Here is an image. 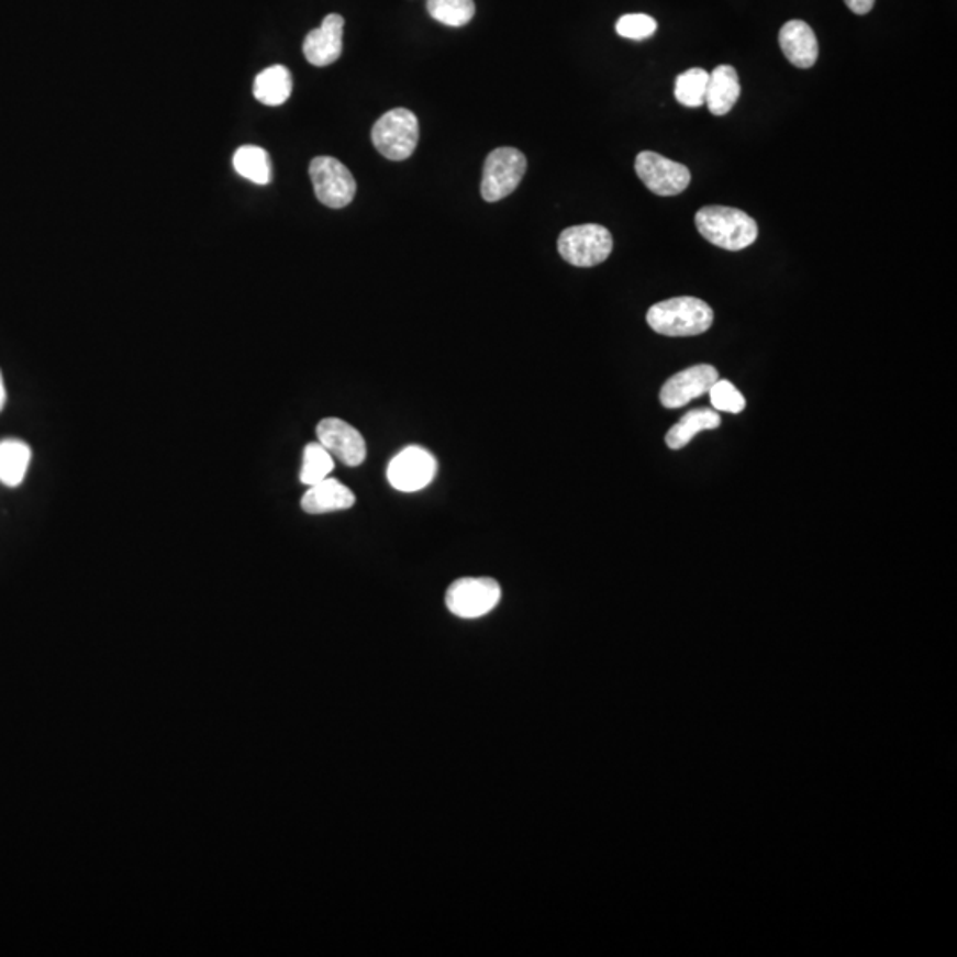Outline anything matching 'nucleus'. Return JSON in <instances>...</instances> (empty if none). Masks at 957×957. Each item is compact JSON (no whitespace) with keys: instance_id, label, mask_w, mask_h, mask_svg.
<instances>
[{"instance_id":"nucleus-1","label":"nucleus","mask_w":957,"mask_h":957,"mask_svg":"<svg viewBox=\"0 0 957 957\" xmlns=\"http://www.w3.org/2000/svg\"><path fill=\"white\" fill-rule=\"evenodd\" d=\"M713 309L696 297H678L655 303L647 311V325L667 337H693L710 331Z\"/></svg>"},{"instance_id":"nucleus-2","label":"nucleus","mask_w":957,"mask_h":957,"mask_svg":"<svg viewBox=\"0 0 957 957\" xmlns=\"http://www.w3.org/2000/svg\"><path fill=\"white\" fill-rule=\"evenodd\" d=\"M696 225L702 238L733 253L750 247L759 234L757 222L737 208H701L697 211Z\"/></svg>"},{"instance_id":"nucleus-3","label":"nucleus","mask_w":957,"mask_h":957,"mask_svg":"<svg viewBox=\"0 0 957 957\" xmlns=\"http://www.w3.org/2000/svg\"><path fill=\"white\" fill-rule=\"evenodd\" d=\"M372 146L387 160L403 162L419 144V120L408 109H394L376 121L371 132Z\"/></svg>"},{"instance_id":"nucleus-4","label":"nucleus","mask_w":957,"mask_h":957,"mask_svg":"<svg viewBox=\"0 0 957 957\" xmlns=\"http://www.w3.org/2000/svg\"><path fill=\"white\" fill-rule=\"evenodd\" d=\"M557 247L564 261L578 268H591L609 259L614 240L603 225H572L560 233Z\"/></svg>"},{"instance_id":"nucleus-5","label":"nucleus","mask_w":957,"mask_h":957,"mask_svg":"<svg viewBox=\"0 0 957 957\" xmlns=\"http://www.w3.org/2000/svg\"><path fill=\"white\" fill-rule=\"evenodd\" d=\"M527 158L516 147H497L488 155L482 169L481 196L497 202L508 198L522 183Z\"/></svg>"},{"instance_id":"nucleus-6","label":"nucleus","mask_w":957,"mask_h":957,"mask_svg":"<svg viewBox=\"0 0 957 957\" xmlns=\"http://www.w3.org/2000/svg\"><path fill=\"white\" fill-rule=\"evenodd\" d=\"M312 187L323 207H348L357 193V183L348 167L332 156H318L309 166Z\"/></svg>"},{"instance_id":"nucleus-7","label":"nucleus","mask_w":957,"mask_h":957,"mask_svg":"<svg viewBox=\"0 0 957 957\" xmlns=\"http://www.w3.org/2000/svg\"><path fill=\"white\" fill-rule=\"evenodd\" d=\"M500 586L493 578H459L447 589L445 603L454 615L477 619L499 605Z\"/></svg>"},{"instance_id":"nucleus-8","label":"nucleus","mask_w":957,"mask_h":957,"mask_svg":"<svg viewBox=\"0 0 957 957\" xmlns=\"http://www.w3.org/2000/svg\"><path fill=\"white\" fill-rule=\"evenodd\" d=\"M635 173L650 192L661 198L679 196L692 181V175L687 166L669 160L655 152L638 153Z\"/></svg>"},{"instance_id":"nucleus-9","label":"nucleus","mask_w":957,"mask_h":957,"mask_svg":"<svg viewBox=\"0 0 957 957\" xmlns=\"http://www.w3.org/2000/svg\"><path fill=\"white\" fill-rule=\"evenodd\" d=\"M436 474V459L433 454L427 453L422 447H407L390 461L387 477L390 485L394 486L396 490L412 491L426 488Z\"/></svg>"},{"instance_id":"nucleus-10","label":"nucleus","mask_w":957,"mask_h":957,"mask_svg":"<svg viewBox=\"0 0 957 957\" xmlns=\"http://www.w3.org/2000/svg\"><path fill=\"white\" fill-rule=\"evenodd\" d=\"M719 378V371L710 364L688 367L665 381L660 392L661 404L669 410L687 407L693 399L708 394Z\"/></svg>"},{"instance_id":"nucleus-11","label":"nucleus","mask_w":957,"mask_h":957,"mask_svg":"<svg viewBox=\"0 0 957 957\" xmlns=\"http://www.w3.org/2000/svg\"><path fill=\"white\" fill-rule=\"evenodd\" d=\"M316 433L320 444L344 465L358 467L366 461V441L348 422L334 418L323 419L318 424Z\"/></svg>"},{"instance_id":"nucleus-12","label":"nucleus","mask_w":957,"mask_h":957,"mask_svg":"<svg viewBox=\"0 0 957 957\" xmlns=\"http://www.w3.org/2000/svg\"><path fill=\"white\" fill-rule=\"evenodd\" d=\"M344 19L341 14H329L303 40V56L312 66H331L343 54Z\"/></svg>"},{"instance_id":"nucleus-13","label":"nucleus","mask_w":957,"mask_h":957,"mask_svg":"<svg viewBox=\"0 0 957 957\" xmlns=\"http://www.w3.org/2000/svg\"><path fill=\"white\" fill-rule=\"evenodd\" d=\"M779 45L783 56L800 69H809L820 57V43L809 23L803 20H789L779 33Z\"/></svg>"},{"instance_id":"nucleus-14","label":"nucleus","mask_w":957,"mask_h":957,"mask_svg":"<svg viewBox=\"0 0 957 957\" xmlns=\"http://www.w3.org/2000/svg\"><path fill=\"white\" fill-rule=\"evenodd\" d=\"M355 504V496L348 486L341 485L335 479H329L309 486L308 493L302 497V509L309 514L335 513L346 511Z\"/></svg>"},{"instance_id":"nucleus-15","label":"nucleus","mask_w":957,"mask_h":957,"mask_svg":"<svg viewBox=\"0 0 957 957\" xmlns=\"http://www.w3.org/2000/svg\"><path fill=\"white\" fill-rule=\"evenodd\" d=\"M742 94L739 77L733 66H716L711 71L705 92V105L713 115H727L733 111Z\"/></svg>"},{"instance_id":"nucleus-16","label":"nucleus","mask_w":957,"mask_h":957,"mask_svg":"<svg viewBox=\"0 0 957 957\" xmlns=\"http://www.w3.org/2000/svg\"><path fill=\"white\" fill-rule=\"evenodd\" d=\"M293 92V77L286 66L276 65L266 68L257 75L254 82V97L259 103L268 107H279L291 97Z\"/></svg>"},{"instance_id":"nucleus-17","label":"nucleus","mask_w":957,"mask_h":957,"mask_svg":"<svg viewBox=\"0 0 957 957\" xmlns=\"http://www.w3.org/2000/svg\"><path fill=\"white\" fill-rule=\"evenodd\" d=\"M722 424L719 412L711 408H697L692 412H688L681 421L672 426V430L665 436V444L669 445L670 449L679 450L687 447L693 441V436L699 435L701 431L716 430Z\"/></svg>"},{"instance_id":"nucleus-18","label":"nucleus","mask_w":957,"mask_h":957,"mask_svg":"<svg viewBox=\"0 0 957 957\" xmlns=\"http://www.w3.org/2000/svg\"><path fill=\"white\" fill-rule=\"evenodd\" d=\"M31 447L25 442L10 441L0 442V482L10 488L22 485L31 465Z\"/></svg>"},{"instance_id":"nucleus-19","label":"nucleus","mask_w":957,"mask_h":957,"mask_svg":"<svg viewBox=\"0 0 957 957\" xmlns=\"http://www.w3.org/2000/svg\"><path fill=\"white\" fill-rule=\"evenodd\" d=\"M234 170L242 178L256 185H268L271 181L270 155L259 146H242L233 156Z\"/></svg>"},{"instance_id":"nucleus-20","label":"nucleus","mask_w":957,"mask_h":957,"mask_svg":"<svg viewBox=\"0 0 957 957\" xmlns=\"http://www.w3.org/2000/svg\"><path fill=\"white\" fill-rule=\"evenodd\" d=\"M332 470H334V456L320 442L309 444L303 449L302 470H300V481L303 485L314 486L325 481Z\"/></svg>"},{"instance_id":"nucleus-21","label":"nucleus","mask_w":957,"mask_h":957,"mask_svg":"<svg viewBox=\"0 0 957 957\" xmlns=\"http://www.w3.org/2000/svg\"><path fill=\"white\" fill-rule=\"evenodd\" d=\"M427 13L444 25L463 27L474 19L476 4L474 0H427Z\"/></svg>"},{"instance_id":"nucleus-22","label":"nucleus","mask_w":957,"mask_h":957,"mask_svg":"<svg viewBox=\"0 0 957 957\" xmlns=\"http://www.w3.org/2000/svg\"><path fill=\"white\" fill-rule=\"evenodd\" d=\"M710 74L702 68H692L676 80V100L685 107H701L705 103Z\"/></svg>"},{"instance_id":"nucleus-23","label":"nucleus","mask_w":957,"mask_h":957,"mask_svg":"<svg viewBox=\"0 0 957 957\" xmlns=\"http://www.w3.org/2000/svg\"><path fill=\"white\" fill-rule=\"evenodd\" d=\"M708 394L716 412L742 413L745 410V398L728 380L719 378Z\"/></svg>"},{"instance_id":"nucleus-24","label":"nucleus","mask_w":957,"mask_h":957,"mask_svg":"<svg viewBox=\"0 0 957 957\" xmlns=\"http://www.w3.org/2000/svg\"><path fill=\"white\" fill-rule=\"evenodd\" d=\"M615 29L619 36L627 40H646L656 33V20L647 14H624L617 20Z\"/></svg>"},{"instance_id":"nucleus-25","label":"nucleus","mask_w":957,"mask_h":957,"mask_svg":"<svg viewBox=\"0 0 957 957\" xmlns=\"http://www.w3.org/2000/svg\"><path fill=\"white\" fill-rule=\"evenodd\" d=\"M849 11L855 14H867L875 8L876 0H844Z\"/></svg>"},{"instance_id":"nucleus-26","label":"nucleus","mask_w":957,"mask_h":957,"mask_svg":"<svg viewBox=\"0 0 957 957\" xmlns=\"http://www.w3.org/2000/svg\"><path fill=\"white\" fill-rule=\"evenodd\" d=\"M5 404V387L4 380H2V372H0V410L4 408Z\"/></svg>"}]
</instances>
